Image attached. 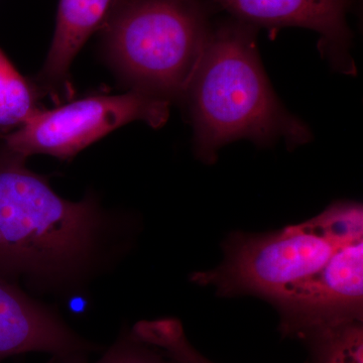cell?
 Listing matches in <instances>:
<instances>
[{
    "mask_svg": "<svg viewBox=\"0 0 363 363\" xmlns=\"http://www.w3.org/2000/svg\"><path fill=\"white\" fill-rule=\"evenodd\" d=\"M131 337L166 351L175 363H215L196 350L175 318L140 321L133 326Z\"/></svg>",
    "mask_w": 363,
    "mask_h": 363,
    "instance_id": "obj_12",
    "label": "cell"
},
{
    "mask_svg": "<svg viewBox=\"0 0 363 363\" xmlns=\"http://www.w3.org/2000/svg\"><path fill=\"white\" fill-rule=\"evenodd\" d=\"M169 104L138 90L81 98L51 111H40L2 140L7 150L26 159L33 155H49L69 160L133 121L161 128L168 121Z\"/></svg>",
    "mask_w": 363,
    "mask_h": 363,
    "instance_id": "obj_5",
    "label": "cell"
},
{
    "mask_svg": "<svg viewBox=\"0 0 363 363\" xmlns=\"http://www.w3.org/2000/svg\"><path fill=\"white\" fill-rule=\"evenodd\" d=\"M241 23L255 26H300L320 33L332 64L353 71L346 13L350 0H215Z\"/></svg>",
    "mask_w": 363,
    "mask_h": 363,
    "instance_id": "obj_7",
    "label": "cell"
},
{
    "mask_svg": "<svg viewBox=\"0 0 363 363\" xmlns=\"http://www.w3.org/2000/svg\"><path fill=\"white\" fill-rule=\"evenodd\" d=\"M37 90L0 50V138L18 130L38 112Z\"/></svg>",
    "mask_w": 363,
    "mask_h": 363,
    "instance_id": "obj_10",
    "label": "cell"
},
{
    "mask_svg": "<svg viewBox=\"0 0 363 363\" xmlns=\"http://www.w3.org/2000/svg\"><path fill=\"white\" fill-rule=\"evenodd\" d=\"M85 348L58 318L0 276V360L28 352L63 357Z\"/></svg>",
    "mask_w": 363,
    "mask_h": 363,
    "instance_id": "obj_8",
    "label": "cell"
},
{
    "mask_svg": "<svg viewBox=\"0 0 363 363\" xmlns=\"http://www.w3.org/2000/svg\"><path fill=\"white\" fill-rule=\"evenodd\" d=\"M102 26L109 61L133 90L183 101L211 32L194 0H116Z\"/></svg>",
    "mask_w": 363,
    "mask_h": 363,
    "instance_id": "obj_3",
    "label": "cell"
},
{
    "mask_svg": "<svg viewBox=\"0 0 363 363\" xmlns=\"http://www.w3.org/2000/svg\"><path fill=\"white\" fill-rule=\"evenodd\" d=\"M344 245L315 217L269 233H231L222 245L221 264L195 272L191 279L220 297L250 295L272 303Z\"/></svg>",
    "mask_w": 363,
    "mask_h": 363,
    "instance_id": "obj_4",
    "label": "cell"
},
{
    "mask_svg": "<svg viewBox=\"0 0 363 363\" xmlns=\"http://www.w3.org/2000/svg\"><path fill=\"white\" fill-rule=\"evenodd\" d=\"M312 363H363L362 321L326 327L303 339Z\"/></svg>",
    "mask_w": 363,
    "mask_h": 363,
    "instance_id": "obj_11",
    "label": "cell"
},
{
    "mask_svg": "<svg viewBox=\"0 0 363 363\" xmlns=\"http://www.w3.org/2000/svg\"><path fill=\"white\" fill-rule=\"evenodd\" d=\"M279 330L303 340L326 327L363 320V238L339 248L321 269L271 303Z\"/></svg>",
    "mask_w": 363,
    "mask_h": 363,
    "instance_id": "obj_6",
    "label": "cell"
},
{
    "mask_svg": "<svg viewBox=\"0 0 363 363\" xmlns=\"http://www.w3.org/2000/svg\"><path fill=\"white\" fill-rule=\"evenodd\" d=\"M187 102L194 126L195 152L212 164L222 147L250 140L297 147L312 140L309 128L274 94L260 63L255 26L236 23L210 32L189 83Z\"/></svg>",
    "mask_w": 363,
    "mask_h": 363,
    "instance_id": "obj_1",
    "label": "cell"
},
{
    "mask_svg": "<svg viewBox=\"0 0 363 363\" xmlns=\"http://www.w3.org/2000/svg\"><path fill=\"white\" fill-rule=\"evenodd\" d=\"M116 0H59L56 28L40 74L45 85L66 82L72 62L90 35L104 25Z\"/></svg>",
    "mask_w": 363,
    "mask_h": 363,
    "instance_id": "obj_9",
    "label": "cell"
},
{
    "mask_svg": "<svg viewBox=\"0 0 363 363\" xmlns=\"http://www.w3.org/2000/svg\"><path fill=\"white\" fill-rule=\"evenodd\" d=\"M67 363H77L75 362ZM95 363H167L150 351L147 345L131 338L130 341H124L116 344L108 350L99 362Z\"/></svg>",
    "mask_w": 363,
    "mask_h": 363,
    "instance_id": "obj_13",
    "label": "cell"
},
{
    "mask_svg": "<svg viewBox=\"0 0 363 363\" xmlns=\"http://www.w3.org/2000/svg\"><path fill=\"white\" fill-rule=\"evenodd\" d=\"M0 149V276L61 278L89 259L101 216L92 198L72 202Z\"/></svg>",
    "mask_w": 363,
    "mask_h": 363,
    "instance_id": "obj_2",
    "label": "cell"
}]
</instances>
